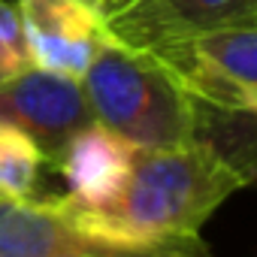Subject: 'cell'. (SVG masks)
<instances>
[{
	"mask_svg": "<svg viewBox=\"0 0 257 257\" xmlns=\"http://www.w3.org/2000/svg\"><path fill=\"white\" fill-rule=\"evenodd\" d=\"M242 188V179L200 140L140 149L124 191L106 209H79L58 197L76 230L112 251L194 245L209 215Z\"/></svg>",
	"mask_w": 257,
	"mask_h": 257,
	"instance_id": "cell-1",
	"label": "cell"
},
{
	"mask_svg": "<svg viewBox=\"0 0 257 257\" xmlns=\"http://www.w3.org/2000/svg\"><path fill=\"white\" fill-rule=\"evenodd\" d=\"M85 97L100 124L140 149H167L194 140L197 103L149 52L106 37L88 73Z\"/></svg>",
	"mask_w": 257,
	"mask_h": 257,
	"instance_id": "cell-2",
	"label": "cell"
},
{
	"mask_svg": "<svg viewBox=\"0 0 257 257\" xmlns=\"http://www.w3.org/2000/svg\"><path fill=\"white\" fill-rule=\"evenodd\" d=\"M149 55L194 100L218 109H257V25L209 31Z\"/></svg>",
	"mask_w": 257,
	"mask_h": 257,
	"instance_id": "cell-3",
	"label": "cell"
},
{
	"mask_svg": "<svg viewBox=\"0 0 257 257\" xmlns=\"http://www.w3.org/2000/svg\"><path fill=\"white\" fill-rule=\"evenodd\" d=\"M239 25H257V0H112L103 7L106 37L137 52Z\"/></svg>",
	"mask_w": 257,
	"mask_h": 257,
	"instance_id": "cell-4",
	"label": "cell"
},
{
	"mask_svg": "<svg viewBox=\"0 0 257 257\" xmlns=\"http://www.w3.org/2000/svg\"><path fill=\"white\" fill-rule=\"evenodd\" d=\"M31 67L82 82L106 43L97 0H16Z\"/></svg>",
	"mask_w": 257,
	"mask_h": 257,
	"instance_id": "cell-5",
	"label": "cell"
},
{
	"mask_svg": "<svg viewBox=\"0 0 257 257\" xmlns=\"http://www.w3.org/2000/svg\"><path fill=\"white\" fill-rule=\"evenodd\" d=\"M97 121L82 82L46 70H28L0 85V124H13L31 134L49 161L58 158L64 143Z\"/></svg>",
	"mask_w": 257,
	"mask_h": 257,
	"instance_id": "cell-6",
	"label": "cell"
},
{
	"mask_svg": "<svg viewBox=\"0 0 257 257\" xmlns=\"http://www.w3.org/2000/svg\"><path fill=\"white\" fill-rule=\"evenodd\" d=\"M134 155L137 146L109 131L106 124H85L64 143V149L52 161V167H58L67 185V194L61 197L79 209L112 206L134 170Z\"/></svg>",
	"mask_w": 257,
	"mask_h": 257,
	"instance_id": "cell-7",
	"label": "cell"
},
{
	"mask_svg": "<svg viewBox=\"0 0 257 257\" xmlns=\"http://www.w3.org/2000/svg\"><path fill=\"white\" fill-rule=\"evenodd\" d=\"M112 251L88 239L58 197L52 200H7L0 197V257H79Z\"/></svg>",
	"mask_w": 257,
	"mask_h": 257,
	"instance_id": "cell-8",
	"label": "cell"
},
{
	"mask_svg": "<svg viewBox=\"0 0 257 257\" xmlns=\"http://www.w3.org/2000/svg\"><path fill=\"white\" fill-rule=\"evenodd\" d=\"M197 103L194 140L206 143L242 185L257 182V109H218Z\"/></svg>",
	"mask_w": 257,
	"mask_h": 257,
	"instance_id": "cell-9",
	"label": "cell"
},
{
	"mask_svg": "<svg viewBox=\"0 0 257 257\" xmlns=\"http://www.w3.org/2000/svg\"><path fill=\"white\" fill-rule=\"evenodd\" d=\"M52 164L37 140L13 124H0V197L7 200H40L43 167Z\"/></svg>",
	"mask_w": 257,
	"mask_h": 257,
	"instance_id": "cell-10",
	"label": "cell"
},
{
	"mask_svg": "<svg viewBox=\"0 0 257 257\" xmlns=\"http://www.w3.org/2000/svg\"><path fill=\"white\" fill-rule=\"evenodd\" d=\"M28 70H31V55H28L16 4L0 0V85Z\"/></svg>",
	"mask_w": 257,
	"mask_h": 257,
	"instance_id": "cell-11",
	"label": "cell"
},
{
	"mask_svg": "<svg viewBox=\"0 0 257 257\" xmlns=\"http://www.w3.org/2000/svg\"><path fill=\"white\" fill-rule=\"evenodd\" d=\"M188 254L182 248H149V251H94V254H79V257H176Z\"/></svg>",
	"mask_w": 257,
	"mask_h": 257,
	"instance_id": "cell-12",
	"label": "cell"
},
{
	"mask_svg": "<svg viewBox=\"0 0 257 257\" xmlns=\"http://www.w3.org/2000/svg\"><path fill=\"white\" fill-rule=\"evenodd\" d=\"M106 4H112V0H103V7H106Z\"/></svg>",
	"mask_w": 257,
	"mask_h": 257,
	"instance_id": "cell-13",
	"label": "cell"
},
{
	"mask_svg": "<svg viewBox=\"0 0 257 257\" xmlns=\"http://www.w3.org/2000/svg\"><path fill=\"white\" fill-rule=\"evenodd\" d=\"M176 257H188V254H176Z\"/></svg>",
	"mask_w": 257,
	"mask_h": 257,
	"instance_id": "cell-14",
	"label": "cell"
},
{
	"mask_svg": "<svg viewBox=\"0 0 257 257\" xmlns=\"http://www.w3.org/2000/svg\"><path fill=\"white\" fill-rule=\"evenodd\" d=\"M7 4H16V0H7Z\"/></svg>",
	"mask_w": 257,
	"mask_h": 257,
	"instance_id": "cell-15",
	"label": "cell"
},
{
	"mask_svg": "<svg viewBox=\"0 0 257 257\" xmlns=\"http://www.w3.org/2000/svg\"><path fill=\"white\" fill-rule=\"evenodd\" d=\"M97 4H100V7H103V0H97Z\"/></svg>",
	"mask_w": 257,
	"mask_h": 257,
	"instance_id": "cell-16",
	"label": "cell"
}]
</instances>
